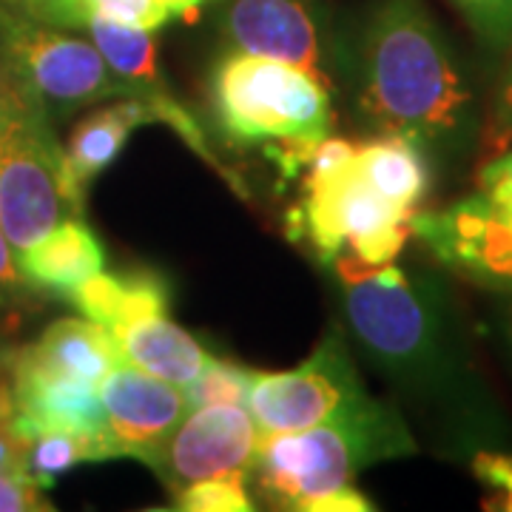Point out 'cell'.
I'll list each match as a JSON object with an SVG mask.
<instances>
[{
    "label": "cell",
    "mask_w": 512,
    "mask_h": 512,
    "mask_svg": "<svg viewBox=\"0 0 512 512\" xmlns=\"http://www.w3.org/2000/svg\"><path fill=\"white\" fill-rule=\"evenodd\" d=\"M339 72L379 134L461 154L481 134L473 83L427 0H370L339 35Z\"/></svg>",
    "instance_id": "obj_1"
},
{
    "label": "cell",
    "mask_w": 512,
    "mask_h": 512,
    "mask_svg": "<svg viewBox=\"0 0 512 512\" xmlns=\"http://www.w3.org/2000/svg\"><path fill=\"white\" fill-rule=\"evenodd\" d=\"M330 265L342 282L350 330L384 376L464 430L493 419L447 293L433 276L407 274L393 262L365 268L336 259Z\"/></svg>",
    "instance_id": "obj_2"
},
{
    "label": "cell",
    "mask_w": 512,
    "mask_h": 512,
    "mask_svg": "<svg viewBox=\"0 0 512 512\" xmlns=\"http://www.w3.org/2000/svg\"><path fill=\"white\" fill-rule=\"evenodd\" d=\"M328 83L293 63L225 52L211 72V109L237 146H259L282 180L308 171L313 151L330 137Z\"/></svg>",
    "instance_id": "obj_3"
},
{
    "label": "cell",
    "mask_w": 512,
    "mask_h": 512,
    "mask_svg": "<svg viewBox=\"0 0 512 512\" xmlns=\"http://www.w3.org/2000/svg\"><path fill=\"white\" fill-rule=\"evenodd\" d=\"M413 453L416 441L407 424L390 410L379 419L259 436L248 484L276 510L322 512L330 495L353 487L356 473L367 464Z\"/></svg>",
    "instance_id": "obj_4"
},
{
    "label": "cell",
    "mask_w": 512,
    "mask_h": 512,
    "mask_svg": "<svg viewBox=\"0 0 512 512\" xmlns=\"http://www.w3.org/2000/svg\"><path fill=\"white\" fill-rule=\"evenodd\" d=\"M69 217H83V205L69 185L66 151L26 83L0 109V225L23 251Z\"/></svg>",
    "instance_id": "obj_5"
},
{
    "label": "cell",
    "mask_w": 512,
    "mask_h": 512,
    "mask_svg": "<svg viewBox=\"0 0 512 512\" xmlns=\"http://www.w3.org/2000/svg\"><path fill=\"white\" fill-rule=\"evenodd\" d=\"M413 214L387 202L367 183L356 157L333 174H305L302 202L288 217V231L311 242L322 262L350 259L379 268L402 254L413 237Z\"/></svg>",
    "instance_id": "obj_6"
},
{
    "label": "cell",
    "mask_w": 512,
    "mask_h": 512,
    "mask_svg": "<svg viewBox=\"0 0 512 512\" xmlns=\"http://www.w3.org/2000/svg\"><path fill=\"white\" fill-rule=\"evenodd\" d=\"M245 410L251 413L259 436L296 433L333 421L379 419L390 413L387 404L365 390L339 328H330L319 348L293 370H254Z\"/></svg>",
    "instance_id": "obj_7"
},
{
    "label": "cell",
    "mask_w": 512,
    "mask_h": 512,
    "mask_svg": "<svg viewBox=\"0 0 512 512\" xmlns=\"http://www.w3.org/2000/svg\"><path fill=\"white\" fill-rule=\"evenodd\" d=\"M217 26L228 52L285 60L333 89L339 35L325 0H220Z\"/></svg>",
    "instance_id": "obj_8"
},
{
    "label": "cell",
    "mask_w": 512,
    "mask_h": 512,
    "mask_svg": "<svg viewBox=\"0 0 512 512\" xmlns=\"http://www.w3.org/2000/svg\"><path fill=\"white\" fill-rule=\"evenodd\" d=\"M9 37L20 74L49 117H69L103 100L134 97V86L111 72L106 57L89 40L63 35L18 12L12 15Z\"/></svg>",
    "instance_id": "obj_9"
},
{
    "label": "cell",
    "mask_w": 512,
    "mask_h": 512,
    "mask_svg": "<svg viewBox=\"0 0 512 512\" xmlns=\"http://www.w3.org/2000/svg\"><path fill=\"white\" fill-rule=\"evenodd\" d=\"M413 237L453 274L512 293V197L478 191L444 211H416Z\"/></svg>",
    "instance_id": "obj_10"
},
{
    "label": "cell",
    "mask_w": 512,
    "mask_h": 512,
    "mask_svg": "<svg viewBox=\"0 0 512 512\" xmlns=\"http://www.w3.org/2000/svg\"><path fill=\"white\" fill-rule=\"evenodd\" d=\"M256 447L259 430L242 404H205L185 413L151 461V470L177 493L202 478L251 473Z\"/></svg>",
    "instance_id": "obj_11"
},
{
    "label": "cell",
    "mask_w": 512,
    "mask_h": 512,
    "mask_svg": "<svg viewBox=\"0 0 512 512\" xmlns=\"http://www.w3.org/2000/svg\"><path fill=\"white\" fill-rule=\"evenodd\" d=\"M100 399L106 410L111 456L140 458L148 467L191 410L183 387L143 373L128 362L114 367L100 382Z\"/></svg>",
    "instance_id": "obj_12"
},
{
    "label": "cell",
    "mask_w": 512,
    "mask_h": 512,
    "mask_svg": "<svg viewBox=\"0 0 512 512\" xmlns=\"http://www.w3.org/2000/svg\"><path fill=\"white\" fill-rule=\"evenodd\" d=\"M6 373L15 393V430H74L86 436L106 433L100 384L49 373L29 365L18 350L6 353Z\"/></svg>",
    "instance_id": "obj_13"
},
{
    "label": "cell",
    "mask_w": 512,
    "mask_h": 512,
    "mask_svg": "<svg viewBox=\"0 0 512 512\" xmlns=\"http://www.w3.org/2000/svg\"><path fill=\"white\" fill-rule=\"evenodd\" d=\"M18 265L35 291L69 299L77 285L103 271L106 251L83 217H69L35 245L18 251Z\"/></svg>",
    "instance_id": "obj_14"
},
{
    "label": "cell",
    "mask_w": 512,
    "mask_h": 512,
    "mask_svg": "<svg viewBox=\"0 0 512 512\" xmlns=\"http://www.w3.org/2000/svg\"><path fill=\"white\" fill-rule=\"evenodd\" d=\"M157 123V114L146 100L123 97L106 109H97L86 120H80L69 137L66 151V174L77 202H86V191L97 174H103L126 148L134 128Z\"/></svg>",
    "instance_id": "obj_15"
},
{
    "label": "cell",
    "mask_w": 512,
    "mask_h": 512,
    "mask_svg": "<svg viewBox=\"0 0 512 512\" xmlns=\"http://www.w3.org/2000/svg\"><path fill=\"white\" fill-rule=\"evenodd\" d=\"M29 365L100 384L114 367L126 365L120 345L106 325L92 319H60L43 330L35 345L18 350Z\"/></svg>",
    "instance_id": "obj_16"
},
{
    "label": "cell",
    "mask_w": 512,
    "mask_h": 512,
    "mask_svg": "<svg viewBox=\"0 0 512 512\" xmlns=\"http://www.w3.org/2000/svg\"><path fill=\"white\" fill-rule=\"evenodd\" d=\"M111 333L128 365L177 387H188L211 362V353L165 313L117 325Z\"/></svg>",
    "instance_id": "obj_17"
},
{
    "label": "cell",
    "mask_w": 512,
    "mask_h": 512,
    "mask_svg": "<svg viewBox=\"0 0 512 512\" xmlns=\"http://www.w3.org/2000/svg\"><path fill=\"white\" fill-rule=\"evenodd\" d=\"M80 316L114 330L143 316H163L168 311V282L154 271L131 274H94L69 293Z\"/></svg>",
    "instance_id": "obj_18"
},
{
    "label": "cell",
    "mask_w": 512,
    "mask_h": 512,
    "mask_svg": "<svg viewBox=\"0 0 512 512\" xmlns=\"http://www.w3.org/2000/svg\"><path fill=\"white\" fill-rule=\"evenodd\" d=\"M356 165L384 200L404 211H419L430 191V157L407 137L382 134L356 151Z\"/></svg>",
    "instance_id": "obj_19"
},
{
    "label": "cell",
    "mask_w": 512,
    "mask_h": 512,
    "mask_svg": "<svg viewBox=\"0 0 512 512\" xmlns=\"http://www.w3.org/2000/svg\"><path fill=\"white\" fill-rule=\"evenodd\" d=\"M20 436L26 441V476L43 490H49L57 478L74 470L77 464L114 458L106 433L86 436V433H74V430H49L46 427V430H26Z\"/></svg>",
    "instance_id": "obj_20"
},
{
    "label": "cell",
    "mask_w": 512,
    "mask_h": 512,
    "mask_svg": "<svg viewBox=\"0 0 512 512\" xmlns=\"http://www.w3.org/2000/svg\"><path fill=\"white\" fill-rule=\"evenodd\" d=\"M174 507L185 512H251L254 495L248 490V473L202 478L174 493Z\"/></svg>",
    "instance_id": "obj_21"
},
{
    "label": "cell",
    "mask_w": 512,
    "mask_h": 512,
    "mask_svg": "<svg viewBox=\"0 0 512 512\" xmlns=\"http://www.w3.org/2000/svg\"><path fill=\"white\" fill-rule=\"evenodd\" d=\"M478 46L493 57L512 55V0H447Z\"/></svg>",
    "instance_id": "obj_22"
},
{
    "label": "cell",
    "mask_w": 512,
    "mask_h": 512,
    "mask_svg": "<svg viewBox=\"0 0 512 512\" xmlns=\"http://www.w3.org/2000/svg\"><path fill=\"white\" fill-rule=\"evenodd\" d=\"M251 379H254V370L211 356V362L205 365L200 376L188 387H183L185 399H188L191 410L205 407V404H242L245 407Z\"/></svg>",
    "instance_id": "obj_23"
},
{
    "label": "cell",
    "mask_w": 512,
    "mask_h": 512,
    "mask_svg": "<svg viewBox=\"0 0 512 512\" xmlns=\"http://www.w3.org/2000/svg\"><path fill=\"white\" fill-rule=\"evenodd\" d=\"M476 481L487 490V510L512 512V453L504 450H476L470 461Z\"/></svg>",
    "instance_id": "obj_24"
},
{
    "label": "cell",
    "mask_w": 512,
    "mask_h": 512,
    "mask_svg": "<svg viewBox=\"0 0 512 512\" xmlns=\"http://www.w3.org/2000/svg\"><path fill=\"white\" fill-rule=\"evenodd\" d=\"M89 3L97 18L137 26L146 32H157L171 20V15L160 6V0H89Z\"/></svg>",
    "instance_id": "obj_25"
},
{
    "label": "cell",
    "mask_w": 512,
    "mask_h": 512,
    "mask_svg": "<svg viewBox=\"0 0 512 512\" xmlns=\"http://www.w3.org/2000/svg\"><path fill=\"white\" fill-rule=\"evenodd\" d=\"M32 291L35 288L26 282L18 259H15V248H12V242L0 225V311H15L18 305L29 299Z\"/></svg>",
    "instance_id": "obj_26"
},
{
    "label": "cell",
    "mask_w": 512,
    "mask_h": 512,
    "mask_svg": "<svg viewBox=\"0 0 512 512\" xmlns=\"http://www.w3.org/2000/svg\"><path fill=\"white\" fill-rule=\"evenodd\" d=\"M52 501L29 476L0 473V512H49Z\"/></svg>",
    "instance_id": "obj_27"
},
{
    "label": "cell",
    "mask_w": 512,
    "mask_h": 512,
    "mask_svg": "<svg viewBox=\"0 0 512 512\" xmlns=\"http://www.w3.org/2000/svg\"><path fill=\"white\" fill-rule=\"evenodd\" d=\"M512 140V60L498 77L487 120V143L490 148H504Z\"/></svg>",
    "instance_id": "obj_28"
},
{
    "label": "cell",
    "mask_w": 512,
    "mask_h": 512,
    "mask_svg": "<svg viewBox=\"0 0 512 512\" xmlns=\"http://www.w3.org/2000/svg\"><path fill=\"white\" fill-rule=\"evenodd\" d=\"M12 15H15L12 6H0V109L26 86V77L20 74L18 60L12 52V37H9Z\"/></svg>",
    "instance_id": "obj_29"
},
{
    "label": "cell",
    "mask_w": 512,
    "mask_h": 512,
    "mask_svg": "<svg viewBox=\"0 0 512 512\" xmlns=\"http://www.w3.org/2000/svg\"><path fill=\"white\" fill-rule=\"evenodd\" d=\"M478 191L490 197H512V151L495 154L478 168Z\"/></svg>",
    "instance_id": "obj_30"
},
{
    "label": "cell",
    "mask_w": 512,
    "mask_h": 512,
    "mask_svg": "<svg viewBox=\"0 0 512 512\" xmlns=\"http://www.w3.org/2000/svg\"><path fill=\"white\" fill-rule=\"evenodd\" d=\"M0 473L26 476V441L12 427V419L0 421Z\"/></svg>",
    "instance_id": "obj_31"
},
{
    "label": "cell",
    "mask_w": 512,
    "mask_h": 512,
    "mask_svg": "<svg viewBox=\"0 0 512 512\" xmlns=\"http://www.w3.org/2000/svg\"><path fill=\"white\" fill-rule=\"evenodd\" d=\"M208 3H220V0H160V6L171 15V20H194L200 15L202 6H208Z\"/></svg>",
    "instance_id": "obj_32"
},
{
    "label": "cell",
    "mask_w": 512,
    "mask_h": 512,
    "mask_svg": "<svg viewBox=\"0 0 512 512\" xmlns=\"http://www.w3.org/2000/svg\"><path fill=\"white\" fill-rule=\"evenodd\" d=\"M501 302H498V328L504 336V345L510 350L512 356V293H498Z\"/></svg>",
    "instance_id": "obj_33"
},
{
    "label": "cell",
    "mask_w": 512,
    "mask_h": 512,
    "mask_svg": "<svg viewBox=\"0 0 512 512\" xmlns=\"http://www.w3.org/2000/svg\"><path fill=\"white\" fill-rule=\"evenodd\" d=\"M15 416V393H12V379L6 367L0 370V421H9Z\"/></svg>",
    "instance_id": "obj_34"
},
{
    "label": "cell",
    "mask_w": 512,
    "mask_h": 512,
    "mask_svg": "<svg viewBox=\"0 0 512 512\" xmlns=\"http://www.w3.org/2000/svg\"><path fill=\"white\" fill-rule=\"evenodd\" d=\"M0 6H9V0H0Z\"/></svg>",
    "instance_id": "obj_35"
}]
</instances>
